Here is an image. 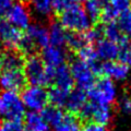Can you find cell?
<instances>
[{"label":"cell","mask_w":131,"mask_h":131,"mask_svg":"<svg viewBox=\"0 0 131 131\" xmlns=\"http://www.w3.org/2000/svg\"><path fill=\"white\" fill-rule=\"evenodd\" d=\"M54 71L46 66L39 55H33L27 57L24 63V72L27 78V81L31 85L36 86H51L54 80Z\"/></svg>","instance_id":"cell-1"},{"label":"cell","mask_w":131,"mask_h":131,"mask_svg":"<svg viewBox=\"0 0 131 131\" xmlns=\"http://www.w3.org/2000/svg\"><path fill=\"white\" fill-rule=\"evenodd\" d=\"M59 23L68 32L85 33L92 28V21L84 8L74 3L58 15Z\"/></svg>","instance_id":"cell-2"},{"label":"cell","mask_w":131,"mask_h":131,"mask_svg":"<svg viewBox=\"0 0 131 131\" xmlns=\"http://www.w3.org/2000/svg\"><path fill=\"white\" fill-rule=\"evenodd\" d=\"M90 102L98 105L112 106L117 101V88L113 80L106 77H100L95 84L86 92Z\"/></svg>","instance_id":"cell-3"},{"label":"cell","mask_w":131,"mask_h":131,"mask_svg":"<svg viewBox=\"0 0 131 131\" xmlns=\"http://www.w3.org/2000/svg\"><path fill=\"white\" fill-rule=\"evenodd\" d=\"M25 106L15 92L0 93V118L5 120H22L25 117Z\"/></svg>","instance_id":"cell-4"},{"label":"cell","mask_w":131,"mask_h":131,"mask_svg":"<svg viewBox=\"0 0 131 131\" xmlns=\"http://www.w3.org/2000/svg\"><path fill=\"white\" fill-rule=\"evenodd\" d=\"M82 121L93 122L107 127L113 119V113L110 106L98 105L93 102H88L81 112L78 114Z\"/></svg>","instance_id":"cell-5"},{"label":"cell","mask_w":131,"mask_h":131,"mask_svg":"<svg viewBox=\"0 0 131 131\" xmlns=\"http://www.w3.org/2000/svg\"><path fill=\"white\" fill-rule=\"evenodd\" d=\"M69 68H70L73 81H74L77 88L82 89L88 92L95 84L96 75L94 74L91 67L88 63H85L84 61L80 60L78 57L70 60Z\"/></svg>","instance_id":"cell-6"},{"label":"cell","mask_w":131,"mask_h":131,"mask_svg":"<svg viewBox=\"0 0 131 131\" xmlns=\"http://www.w3.org/2000/svg\"><path fill=\"white\" fill-rule=\"evenodd\" d=\"M22 102L31 112H42L49 104L48 90L43 86L30 85L22 92Z\"/></svg>","instance_id":"cell-7"},{"label":"cell","mask_w":131,"mask_h":131,"mask_svg":"<svg viewBox=\"0 0 131 131\" xmlns=\"http://www.w3.org/2000/svg\"><path fill=\"white\" fill-rule=\"evenodd\" d=\"M27 78L24 69L0 71V88L3 91L9 92H23L27 88Z\"/></svg>","instance_id":"cell-8"},{"label":"cell","mask_w":131,"mask_h":131,"mask_svg":"<svg viewBox=\"0 0 131 131\" xmlns=\"http://www.w3.org/2000/svg\"><path fill=\"white\" fill-rule=\"evenodd\" d=\"M24 33L8 21H0V43L7 49H16Z\"/></svg>","instance_id":"cell-9"},{"label":"cell","mask_w":131,"mask_h":131,"mask_svg":"<svg viewBox=\"0 0 131 131\" xmlns=\"http://www.w3.org/2000/svg\"><path fill=\"white\" fill-rule=\"evenodd\" d=\"M131 73L129 66L121 61H106L102 64L101 77H106L113 81H126Z\"/></svg>","instance_id":"cell-10"},{"label":"cell","mask_w":131,"mask_h":131,"mask_svg":"<svg viewBox=\"0 0 131 131\" xmlns=\"http://www.w3.org/2000/svg\"><path fill=\"white\" fill-rule=\"evenodd\" d=\"M7 19L12 25L20 30H27L31 25V14L27 7L21 2H16L11 8Z\"/></svg>","instance_id":"cell-11"},{"label":"cell","mask_w":131,"mask_h":131,"mask_svg":"<svg viewBox=\"0 0 131 131\" xmlns=\"http://www.w3.org/2000/svg\"><path fill=\"white\" fill-rule=\"evenodd\" d=\"M42 58L47 67L56 69L66 63V60L68 59V54L63 48L48 45L47 47L42 49Z\"/></svg>","instance_id":"cell-12"},{"label":"cell","mask_w":131,"mask_h":131,"mask_svg":"<svg viewBox=\"0 0 131 131\" xmlns=\"http://www.w3.org/2000/svg\"><path fill=\"white\" fill-rule=\"evenodd\" d=\"M51 86H57L68 93H70L74 89V81H73L69 64L64 63L55 69Z\"/></svg>","instance_id":"cell-13"},{"label":"cell","mask_w":131,"mask_h":131,"mask_svg":"<svg viewBox=\"0 0 131 131\" xmlns=\"http://www.w3.org/2000/svg\"><path fill=\"white\" fill-rule=\"evenodd\" d=\"M120 48V45L106 38L101 39L100 42L95 44V50L97 52L98 58L101 60H104V62L119 59Z\"/></svg>","instance_id":"cell-14"},{"label":"cell","mask_w":131,"mask_h":131,"mask_svg":"<svg viewBox=\"0 0 131 131\" xmlns=\"http://www.w3.org/2000/svg\"><path fill=\"white\" fill-rule=\"evenodd\" d=\"M25 59L26 58L18 49H6V50H2L1 68H0V71L14 70V69H24Z\"/></svg>","instance_id":"cell-15"},{"label":"cell","mask_w":131,"mask_h":131,"mask_svg":"<svg viewBox=\"0 0 131 131\" xmlns=\"http://www.w3.org/2000/svg\"><path fill=\"white\" fill-rule=\"evenodd\" d=\"M88 93L86 91L79 88H74L69 93L67 103H66V108L68 109L69 113L72 114H79L81 109L84 107V105L88 103Z\"/></svg>","instance_id":"cell-16"},{"label":"cell","mask_w":131,"mask_h":131,"mask_svg":"<svg viewBox=\"0 0 131 131\" xmlns=\"http://www.w3.org/2000/svg\"><path fill=\"white\" fill-rule=\"evenodd\" d=\"M25 33L33 39L38 49H44L49 45V32L42 24H31Z\"/></svg>","instance_id":"cell-17"},{"label":"cell","mask_w":131,"mask_h":131,"mask_svg":"<svg viewBox=\"0 0 131 131\" xmlns=\"http://www.w3.org/2000/svg\"><path fill=\"white\" fill-rule=\"evenodd\" d=\"M108 7V0H88L85 2V11L89 14L93 24L101 23V19L104 11Z\"/></svg>","instance_id":"cell-18"},{"label":"cell","mask_w":131,"mask_h":131,"mask_svg":"<svg viewBox=\"0 0 131 131\" xmlns=\"http://www.w3.org/2000/svg\"><path fill=\"white\" fill-rule=\"evenodd\" d=\"M82 127L81 118L77 114L67 112L54 128L55 131H81Z\"/></svg>","instance_id":"cell-19"},{"label":"cell","mask_w":131,"mask_h":131,"mask_svg":"<svg viewBox=\"0 0 131 131\" xmlns=\"http://www.w3.org/2000/svg\"><path fill=\"white\" fill-rule=\"evenodd\" d=\"M25 131H49V125L44 120L42 115L36 112H30L24 117Z\"/></svg>","instance_id":"cell-20"},{"label":"cell","mask_w":131,"mask_h":131,"mask_svg":"<svg viewBox=\"0 0 131 131\" xmlns=\"http://www.w3.org/2000/svg\"><path fill=\"white\" fill-rule=\"evenodd\" d=\"M48 32H49V45L61 48L66 46L68 32L64 30L59 22L50 23Z\"/></svg>","instance_id":"cell-21"},{"label":"cell","mask_w":131,"mask_h":131,"mask_svg":"<svg viewBox=\"0 0 131 131\" xmlns=\"http://www.w3.org/2000/svg\"><path fill=\"white\" fill-rule=\"evenodd\" d=\"M103 31H104V37L106 39L112 40V42L120 45V46L128 42V39L124 36V34L120 31V28L118 26V24L116 23V21L104 24Z\"/></svg>","instance_id":"cell-22"},{"label":"cell","mask_w":131,"mask_h":131,"mask_svg":"<svg viewBox=\"0 0 131 131\" xmlns=\"http://www.w3.org/2000/svg\"><path fill=\"white\" fill-rule=\"evenodd\" d=\"M89 42L86 37H85L84 33H73V32H68L67 34V42H66V46L70 51L78 52L83 47L88 46Z\"/></svg>","instance_id":"cell-23"},{"label":"cell","mask_w":131,"mask_h":131,"mask_svg":"<svg viewBox=\"0 0 131 131\" xmlns=\"http://www.w3.org/2000/svg\"><path fill=\"white\" fill-rule=\"evenodd\" d=\"M68 95H69L68 92H66L57 86H49V89H48L49 104L52 106H56V107H58V108H61V107H63V106H66Z\"/></svg>","instance_id":"cell-24"},{"label":"cell","mask_w":131,"mask_h":131,"mask_svg":"<svg viewBox=\"0 0 131 131\" xmlns=\"http://www.w3.org/2000/svg\"><path fill=\"white\" fill-rule=\"evenodd\" d=\"M63 114L64 113L61 110V108H58L52 105H48L46 108H44L42 112H40V115H42V117L44 118V120L46 121L48 125H51L54 127L60 121V119L63 116Z\"/></svg>","instance_id":"cell-25"},{"label":"cell","mask_w":131,"mask_h":131,"mask_svg":"<svg viewBox=\"0 0 131 131\" xmlns=\"http://www.w3.org/2000/svg\"><path fill=\"white\" fill-rule=\"evenodd\" d=\"M116 23L118 24L125 37L128 40L131 39V10L121 13L116 20Z\"/></svg>","instance_id":"cell-26"},{"label":"cell","mask_w":131,"mask_h":131,"mask_svg":"<svg viewBox=\"0 0 131 131\" xmlns=\"http://www.w3.org/2000/svg\"><path fill=\"white\" fill-rule=\"evenodd\" d=\"M32 6L38 14L49 15L52 9V0H32Z\"/></svg>","instance_id":"cell-27"},{"label":"cell","mask_w":131,"mask_h":131,"mask_svg":"<svg viewBox=\"0 0 131 131\" xmlns=\"http://www.w3.org/2000/svg\"><path fill=\"white\" fill-rule=\"evenodd\" d=\"M108 7L119 16L121 13L131 10V0H108Z\"/></svg>","instance_id":"cell-28"},{"label":"cell","mask_w":131,"mask_h":131,"mask_svg":"<svg viewBox=\"0 0 131 131\" xmlns=\"http://www.w3.org/2000/svg\"><path fill=\"white\" fill-rule=\"evenodd\" d=\"M118 110L124 115L131 114V96L128 94H122L117 100Z\"/></svg>","instance_id":"cell-29"},{"label":"cell","mask_w":131,"mask_h":131,"mask_svg":"<svg viewBox=\"0 0 131 131\" xmlns=\"http://www.w3.org/2000/svg\"><path fill=\"white\" fill-rule=\"evenodd\" d=\"M0 131H25L22 120H5L1 122Z\"/></svg>","instance_id":"cell-30"},{"label":"cell","mask_w":131,"mask_h":131,"mask_svg":"<svg viewBox=\"0 0 131 131\" xmlns=\"http://www.w3.org/2000/svg\"><path fill=\"white\" fill-rule=\"evenodd\" d=\"M119 60L131 68V39L121 45Z\"/></svg>","instance_id":"cell-31"},{"label":"cell","mask_w":131,"mask_h":131,"mask_svg":"<svg viewBox=\"0 0 131 131\" xmlns=\"http://www.w3.org/2000/svg\"><path fill=\"white\" fill-rule=\"evenodd\" d=\"M74 3H77L75 0H52V9L57 15H59Z\"/></svg>","instance_id":"cell-32"},{"label":"cell","mask_w":131,"mask_h":131,"mask_svg":"<svg viewBox=\"0 0 131 131\" xmlns=\"http://www.w3.org/2000/svg\"><path fill=\"white\" fill-rule=\"evenodd\" d=\"M14 2L13 0H0V19L1 18H7L9 11L11 8L13 7Z\"/></svg>","instance_id":"cell-33"},{"label":"cell","mask_w":131,"mask_h":131,"mask_svg":"<svg viewBox=\"0 0 131 131\" xmlns=\"http://www.w3.org/2000/svg\"><path fill=\"white\" fill-rule=\"evenodd\" d=\"M81 131H108V129L106 126L93 124V122H88L86 125H84L82 127Z\"/></svg>","instance_id":"cell-34"},{"label":"cell","mask_w":131,"mask_h":131,"mask_svg":"<svg viewBox=\"0 0 131 131\" xmlns=\"http://www.w3.org/2000/svg\"><path fill=\"white\" fill-rule=\"evenodd\" d=\"M19 2H21V3H23V5H25V3H30L32 0H18Z\"/></svg>","instance_id":"cell-35"},{"label":"cell","mask_w":131,"mask_h":131,"mask_svg":"<svg viewBox=\"0 0 131 131\" xmlns=\"http://www.w3.org/2000/svg\"><path fill=\"white\" fill-rule=\"evenodd\" d=\"M1 55H2V50L0 49V68H1Z\"/></svg>","instance_id":"cell-36"},{"label":"cell","mask_w":131,"mask_h":131,"mask_svg":"<svg viewBox=\"0 0 131 131\" xmlns=\"http://www.w3.org/2000/svg\"><path fill=\"white\" fill-rule=\"evenodd\" d=\"M88 0H75V2H86Z\"/></svg>","instance_id":"cell-37"}]
</instances>
